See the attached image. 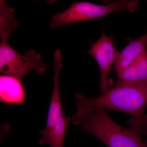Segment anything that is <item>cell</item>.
Listing matches in <instances>:
<instances>
[{
    "label": "cell",
    "instance_id": "cell-10",
    "mask_svg": "<svg viewBox=\"0 0 147 147\" xmlns=\"http://www.w3.org/2000/svg\"><path fill=\"white\" fill-rule=\"evenodd\" d=\"M13 8L8 6L4 0L0 1V37L1 40H6L13 30L18 26Z\"/></svg>",
    "mask_w": 147,
    "mask_h": 147
},
{
    "label": "cell",
    "instance_id": "cell-11",
    "mask_svg": "<svg viewBox=\"0 0 147 147\" xmlns=\"http://www.w3.org/2000/svg\"><path fill=\"white\" fill-rule=\"evenodd\" d=\"M145 144H146V145L147 147V141L146 142H145Z\"/></svg>",
    "mask_w": 147,
    "mask_h": 147
},
{
    "label": "cell",
    "instance_id": "cell-9",
    "mask_svg": "<svg viewBox=\"0 0 147 147\" xmlns=\"http://www.w3.org/2000/svg\"><path fill=\"white\" fill-rule=\"evenodd\" d=\"M118 77L117 85L132 86L147 83V50Z\"/></svg>",
    "mask_w": 147,
    "mask_h": 147
},
{
    "label": "cell",
    "instance_id": "cell-4",
    "mask_svg": "<svg viewBox=\"0 0 147 147\" xmlns=\"http://www.w3.org/2000/svg\"><path fill=\"white\" fill-rule=\"evenodd\" d=\"M46 65L42 60V55L29 50L21 55L9 45L8 40H1L0 43V71L22 81L24 76L32 70L37 74L45 72Z\"/></svg>",
    "mask_w": 147,
    "mask_h": 147
},
{
    "label": "cell",
    "instance_id": "cell-2",
    "mask_svg": "<svg viewBox=\"0 0 147 147\" xmlns=\"http://www.w3.org/2000/svg\"><path fill=\"white\" fill-rule=\"evenodd\" d=\"M71 122L80 125L81 131L93 134L108 147H147L141 139L142 133L119 125L102 107L76 110Z\"/></svg>",
    "mask_w": 147,
    "mask_h": 147
},
{
    "label": "cell",
    "instance_id": "cell-7",
    "mask_svg": "<svg viewBox=\"0 0 147 147\" xmlns=\"http://www.w3.org/2000/svg\"><path fill=\"white\" fill-rule=\"evenodd\" d=\"M71 121V118L67 117L63 109L50 126L39 130L42 137L38 144H47L50 147H63L66 131Z\"/></svg>",
    "mask_w": 147,
    "mask_h": 147
},
{
    "label": "cell",
    "instance_id": "cell-5",
    "mask_svg": "<svg viewBox=\"0 0 147 147\" xmlns=\"http://www.w3.org/2000/svg\"><path fill=\"white\" fill-rule=\"evenodd\" d=\"M113 36H109L102 32L98 40L92 44L88 51L99 66L100 72V92L104 93L111 88L108 75L113 63H115L119 51L116 50Z\"/></svg>",
    "mask_w": 147,
    "mask_h": 147
},
{
    "label": "cell",
    "instance_id": "cell-3",
    "mask_svg": "<svg viewBox=\"0 0 147 147\" xmlns=\"http://www.w3.org/2000/svg\"><path fill=\"white\" fill-rule=\"evenodd\" d=\"M138 3V1L129 0L114 1L105 5L75 1L63 12L55 13L51 18L50 26L54 28L66 24L100 18L113 12L125 11L133 12Z\"/></svg>",
    "mask_w": 147,
    "mask_h": 147
},
{
    "label": "cell",
    "instance_id": "cell-6",
    "mask_svg": "<svg viewBox=\"0 0 147 147\" xmlns=\"http://www.w3.org/2000/svg\"><path fill=\"white\" fill-rule=\"evenodd\" d=\"M126 40L128 41V44L123 50L119 51L115 63L118 77L147 50V32L138 38L132 39L128 38Z\"/></svg>",
    "mask_w": 147,
    "mask_h": 147
},
{
    "label": "cell",
    "instance_id": "cell-8",
    "mask_svg": "<svg viewBox=\"0 0 147 147\" xmlns=\"http://www.w3.org/2000/svg\"><path fill=\"white\" fill-rule=\"evenodd\" d=\"M26 95L21 81L8 76H0V98L7 104H21L26 100Z\"/></svg>",
    "mask_w": 147,
    "mask_h": 147
},
{
    "label": "cell",
    "instance_id": "cell-1",
    "mask_svg": "<svg viewBox=\"0 0 147 147\" xmlns=\"http://www.w3.org/2000/svg\"><path fill=\"white\" fill-rule=\"evenodd\" d=\"M76 110L92 106H99L108 110L121 111L131 115V128L147 133V117L144 110L147 105V83L124 86L115 85L109 90L96 96L87 97L82 94H75Z\"/></svg>",
    "mask_w": 147,
    "mask_h": 147
}]
</instances>
